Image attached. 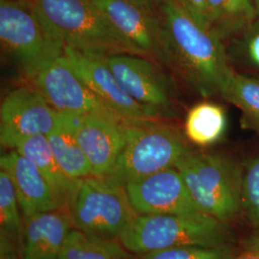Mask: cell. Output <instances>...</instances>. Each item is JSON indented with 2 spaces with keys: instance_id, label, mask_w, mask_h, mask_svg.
I'll list each match as a JSON object with an SVG mask.
<instances>
[{
  "instance_id": "2",
  "label": "cell",
  "mask_w": 259,
  "mask_h": 259,
  "mask_svg": "<svg viewBox=\"0 0 259 259\" xmlns=\"http://www.w3.org/2000/svg\"><path fill=\"white\" fill-rule=\"evenodd\" d=\"M32 1L49 31L65 47L101 59L123 54L148 58L114 27L93 0Z\"/></svg>"
},
{
  "instance_id": "10",
  "label": "cell",
  "mask_w": 259,
  "mask_h": 259,
  "mask_svg": "<svg viewBox=\"0 0 259 259\" xmlns=\"http://www.w3.org/2000/svg\"><path fill=\"white\" fill-rule=\"evenodd\" d=\"M64 55L83 83L124 118L135 122L163 118L158 111L136 101L122 89L105 59L83 55L69 47H65Z\"/></svg>"
},
{
  "instance_id": "16",
  "label": "cell",
  "mask_w": 259,
  "mask_h": 259,
  "mask_svg": "<svg viewBox=\"0 0 259 259\" xmlns=\"http://www.w3.org/2000/svg\"><path fill=\"white\" fill-rule=\"evenodd\" d=\"M0 168L5 169L12 178L22 218L37 213L64 208L37 165L18 151L12 150L2 155Z\"/></svg>"
},
{
  "instance_id": "22",
  "label": "cell",
  "mask_w": 259,
  "mask_h": 259,
  "mask_svg": "<svg viewBox=\"0 0 259 259\" xmlns=\"http://www.w3.org/2000/svg\"><path fill=\"white\" fill-rule=\"evenodd\" d=\"M221 96L242 111L246 124L259 131V77L233 72Z\"/></svg>"
},
{
  "instance_id": "7",
  "label": "cell",
  "mask_w": 259,
  "mask_h": 259,
  "mask_svg": "<svg viewBox=\"0 0 259 259\" xmlns=\"http://www.w3.org/2000/svg\"><path fill=\"white\" fill-rule=\"evenodd\" d=\"M69 210L75 229L111 240H119L139 215L130 202L125 185L109 177L83 179Z\"/></svg>"
},
{
  "instance_id": "25",
  "label": "cell",
  "mask_w": 259,
  "mask_h": 259,
  "mask_svg": "<svg viewBox=\"0 0 259 259\" xmlns=\"http://www.w3.org/2000/svg\"><path fill=\"white\" fill-rule=\"evenodd\" d=\"M241 208L249 222L259 227V156L249 160L243 170Z\"/></svg>"
},
{
  "instance_id": "5",
  "label": "cell",
  "mask_w": 259,
  "mask_h": 259,
  "mask_svg": "<svg viewBox=\"0 0 259 259\" xmlns=\"http://www.w3.org/2000/svg\"><path fill=\"white\" fill-rule=\"evenodd\" d=\"M0 40L3 51L31 81L65 52L32 0H0Z\"/></svg>"
},
{
  "instance_id": "31",
  "label": "cell",
  "mask_w": 259,
  "mask_h": 259,
  "mask_svg": "<svg viewBox=\"0 0 259 259\" xmlns=\"http://www.w3.org/2000/svg\"><path fill=\"white\" fill-rule=\"evenodd\" d=\"M255 5H256V8H257V12H258L259 17V0H255Z\"/></svg>"
},
{
  "instance_id": "29",
  "label": "cell",
  "mask_w": 259,
  "mask_h": 259,
  "mask_svg": "<svg viewBox=\"0 0 259 259\" xmlns=\"http://www.w3.org/2000/svg\"><path fill=\"white\" fill-rule=\"evenodd\" d=\"M231 259H259V238L251 241Z\"/></svg>"
},
{
  "instance_id": "17",
  "label": "cell",
  "mask_w": 259,
  "mask_h": 259,
  "mask_svg": "<svg viewBox=\"0 0 259 259\" xmlns=\"http://www.w3.org/2000/svg\"><path fill=\"white\" fill-rule=\"evenodd\" d=\"M19 154L32 160L47 180L62 207L70 209L82 180L68 176L60 166L46 136H34L21 140L15 149Z\"/></svg>"
},
{
  "instance_id": "20",
  "label": "cell",
  "mask_w": 259,
  "mask_h": 259,
  "mask_svg": "<svg viewBox=\"0 0 259 259\" xmlns=\"http://www.w3.org/2000/svg\"><path fill=\"white\" fill-rule=\"evenodd\" d=\"M227 115L216 103L202 102L191 108L185 118L187 139L196 145L206 147L222 139L227 130Z\"/></svg>"
},
{
  "instance_id": "24",
  "label": "cell",
  "mask_w": 259,
  "mask_h": 259,
  "mask_svg": "<svg viewBox=\"0 0 259 259\" xmlns=\"http://www.w3.org/2000/svg\"><path fill=\"white\" fill-rule=\"evenodd\" d=\"M238 252L232 244L218 246H186L157 250L139 255V259H231Z\"/></svg>"
},
{
  "instance_id": "26",
  "label": "cell",
  "mask_w": 259,
  "mask_h": 259,
  "mask_svg": "<svg viewBox=\"0 0 259 259\" xmlns=\"http://www.w3.org/2000/svg\"><path fill=\"white\" fill-rule=\"evenodd\" d=\"M201 26L211 30L207 0H173Z\"/></svg>"
},
{
  "instance_id": "1",
  "label": "cell",
  "mask_w": 259,
  "mask_h": 259,
  "mask_svg": "<svg viewBox=\"0 0 259 259\" xmlns=\"http://www.w3.org/2000/svg\"><path fill=\"white\" fill-rule=\"evenodd\" d=\"M161 62L203 96L221 95L234 72L223 40L195 21L173 0H155Z\"/></svg>"
},
{
  "instance_id": "8",
  "label": "cell",
  "mask_w": 259,
  "mask_h": 259,
  "mask_svg": "<svg viewBox=\"0 0 259 259\" xmlns=\"http://www.w3.org/2000/svg\"><path fill=\"white\" fill-rule=\"evenodd\" d=\"M32 82L59 113L96 114L128 124L139 123L124 118L103 102L77 75L65 55L41 70Z\"/></svg>"
},
{
  "instance_id": "11",
  "label": "cell",
  "mask_w": 259,
  "mask_h": 259,
  "mask_svg": "<svg viewBox=\"0 0 259 259\" xmlns=\"http://www.w3.org/2000/svg\"><path fill=\"white\" fill-rule=\"evenodd\" d=\"M125 187L139 215L201 212L176 167L130 182Z\"/></svg>"
},
{
  "instance_id": "19",
  "label": "cell",
  "mask_w": 259,
  "mask_h": 259,
  "mask_svg": "<svg viewBox=\"0 0 259 259\" xmlns=\"http://www.w3.org/2000/svg\"><path fill=\"white\" fill-rule=\"evenodd\" d=\"M211 31L223 41L247 32L258 19L255 0H207Z\"/></svg>"
},
{
  "instance_id": "4",
  "label": "cell",
  "mask_w": 259,
  "mask_h": 259,
  "mask_svg": "<svg viewBox=\"0 0 259 259\" xmlns=\"http://www.w3.org/2000/svg\"><path fill=\"white\" fill-rule=\"evenodd\" d=\"M201 212L228 223L239 213L243 168L215 153L189 150L176 164Z\"/></svg>"
},
{
  "instance_id": "23",
  "label": "cell",
  "mask_w": 259,
  "mask_h": 259,
  "mask_svg": "<svg viewBox=\"0 0 259 259\" xmlns=\"http://www.w3.org/2000/svg\"><path fill=\"white\" fill-rule=\"evenodd\" d=\"M23 217L15 185L9 173L0 168V233L20 245Z\"/></svg>"
},
{
  "instance_id": "18",
  "label": "cell",
  "mask_w": 259,
  "mask_h": 259,
  "mask_svg": "<svg viewBox=\"0 0 259 259\" xmlns=\"http://www.w3.org/2000/svg\"><path fill=\"white\" fill-rule=\"evenodd\" d=\"M82 115L60 113V122L47 136L56 160L65 173L73 179L93 176L92 166L80 146L75 130Z\"/></svg>"
},
{
  "instance_id": "28",
  "label": "cell",
  "mask_w": 259,
  "mask_h": 259,
  "mask_svg": "<svg viewBox=\"0 0 259 259\" xmlns=\"http://www.w3.org/2000/svg\"><path fill=\"white\" fill-rule=\"evenodd\" d=\"M249 36L246 40V53L250 62L259 67V31H253L250 33L247 31Z\"/></svg>"
},
{
  "instance_id": "9",
  "label": "cell",
  "mask_w": 259,
  "mask_h": 259,
  "mask_svg": "<svg viewBox=\"0 0 259 259\" xmlns=\"http://www.w3.org/2000/svg\"><path fill=\"white\" fill-rule=\"evenodd\" d=\"M60 122V113L35 87H20L3 99L0 107V143L15 149L23 139L48 136Z\"/></svg>"
},
{
  "instance_id": "12",
  "label": "cell",
  "mask_w": 259,
  "mask_h": 259,
  "mask_svg": "<svg viewBox=\"0 0 259 259\" xmlns=\"http://www.w3.org/2000/svg\"><path fill=\"white\" fill-rule=\"evenodd\" d=\"M105 62L122 89L136 101L158 111L163 117L173 114L169 83L151 59L123 54L110 56Z\"/></svg>"
},
{
  "instance_id": "30",
  "label": "cell",
  "mask_w": 259,
  "mask_h": 259,
  "mask_svg": "<svg viewBox=\"0 0 259 259\" xmlns=\"http://www.w3.org/2000/svg\"><path fill=\"white\" fill-rule=\"evenodd\" d=\"M128 1L150 10H156L155 9V0H128Z\"/></svg>"
},
{
  "instance_id": "14",
  "label": "cell",
  "mask_w": 259,
  "mask_h": 259,
  "mask_svg": "<svg viewBox=\"0 0 259 259\" xmlns=\"http://www.w3.org/2000/svg\"><path fill=\"white\" fill-rule=\"evenodd\" d=\"M75 229L70 210L57 208L23 218L21 259H57Z\"/></svg>"
},
{
  "instance_id": "6",
  "label": "cell",
  "mask_w": 259,
  "mask_h": 259,
  "mask_svg": "<svg viewBox=\"0 0 259 259\" xmlns=\"http://www.w3.org/2000/svg\"><path fill=\"white\" fill-rule=\"evenodd\" d=\"M189 150L176 130L157 120L130 124L125 147L112 171L105 177L126 185L176 166Z\"/></svg>"
},
{
  "instance_id": "13",
  "label": "cell",
  "mask_w": 259,
  "mask_h": 259,
  "mask_svg": "<svg viewBox=\"0 0 259 259\" xmlns=\"http://www.w3.org/2000/svg\"><path fill=\"white\" fill-rule=\"evenodd\" d=\"M129 125L104 115L81 117L75 134L92 166L93 176H108L112 171L125 147Z\"/></svg>"
},
{
  "instance_id": "3",
  "label": "cell",
  "mask_w": 259,
  "mask_h": 259,
  "mask_svg": "<svg viewBox=\"0 0 259 259\" xmlns=\"http://www.w3.org/2000/svg\"><path fill=\"white\" fill-rule=\"evenodd\" d=\"M227 223L203 212L138 215L119 238L131 253L143 255L186 246L232 243Z\"/></svg>"
},
{
  "instance_id": "15",
  "label": "cell",
  "mask_w": 259,
  "mask_h": 259,
  "mask_svg": "<svg viewBox=\"0 0 259 259\" xmlns=\"http://www.w3.org/2000/svg\"><path fill=\"white\" fill-rule=\"evenodd\" d=\"M123 36L142 50L149 59L161 62L159 21L156 10L128 0H93Z\"/></svg>"
},
{
  "instance_id": "27",
  "label": "cell",
  "mask_w": 259,
  "mask_h": 259,
  "mask_svg": "<svg viewBox=\"0 0 259 259\" xmlns=\"http://www.w3.org/2000/svg\"><path fill=\"white\" fill-rule=\"evenodd\" d=\"M0 259H21L19 246L3 233H0Z\"/></svg>"
},
{
  "instance_id": "21",
  "label": "cell",
  "mask_w": 259,
  "mask_h": 259,
  "mask_svg": "<svg viewBox=\"0 0 259 259\" xmlns=\"http://www.w3.org/2000/svg\"><path fill=\"white\" fill-rule=\"evenodd\" d=\"M119 240L105 239L74 229L57 259H132Z\"/></svg>"
}]
</instances>
